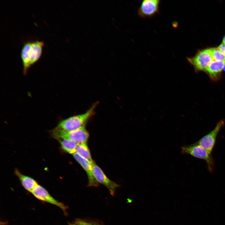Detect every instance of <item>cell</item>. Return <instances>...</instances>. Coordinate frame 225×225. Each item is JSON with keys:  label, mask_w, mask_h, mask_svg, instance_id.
<instances>
[{"label": "cell", "mask_w": 225, "mask_h": 225, "mask_svg": "<svg viewBox=\"0 0 225 225\" xmlns=\"http://www.w3.org/2000/svg\"><path fill=\"white\" fill-rule=\"evenodd\" d=\"M181 152L204 160L207 162L210 171L212 170L213 162L211 154L199 145L195 143L189 145L184 146L181 148Z\"/></svg>", "instance_id": "obj_4"}, {"label": "cell", "mask_w": 225, "mask_h": 225, "mask_svg": "<svg viewBox=\"0 0 225 225\" xmlns=\"http://www.w3.org/2000/svg\"><path fill=\"white\" fill-rule=\"evenodd\" d=\"M210 48L213 60L225 62V56L218 47L212 48Z\"/></svg>", "instance_id": "obj_15"}, {"label": "cell", "mask_w": 225, "mask_h": 225, "mask_svg": "<svg viewBox=\"0 0 225 225\" xmlns=\"http://www.w3.org/2000/svg\"><path fill=\"white\" fill-rule=\"evenodd\" d=\"M68 225H92L91 223L82 220H77L70 223Z\"/></svg>", "instance_id": "obj_16"}, {"label": "cell", "mask_w": 225, "mask_h": 225, "mask_svg": "<svg viewBox=\"0 0 225 225\" xmlns=\"http://www.w3.org/2000/svg\"><path fill=\"white\" fill-rule=\"evenodd\" d=\"M76 151V152L82 157L89 161L91 163L93 162L86 143L78 144Z\"/></svg>", "instance_id": "obj_13"}, {"label": "cell", "mask_w": 225, "mask_h": 225, "mask_svg": "<svg viewBox=\"0 0 225 225\" xmlns=\"http://www.w3.org/2000/svg\"><path fill=\"white\" fill-rule=\"evenodd\" d=\"M44 45L43 42L38 40L28 41L24 43L20 55L24 74L27 73L28 69L39 59Z\"/></svg>", "instance_id": "obj_1"}, {"label": "cell", "mask_w": 225, "mask_h": 225, "mask_svg": "<svg viewBox=\"0 0 225 225\" xmlns=\"http://www.w3.org/2000/svg\"><path fill=\"white\" fill-rule=\"evenodd\" d=\"M225 62L213 60L204 71L212 81H218L221 77Z\"/></svg>", "instance_id": "obj_11"}, {"label": "cell", "mask_w": 225, "mask_h": 225, "mask_svg": "<svg viewBox=\"0 0 225 225\" xmlns=\"http://www.w3.org/2000/svg\"><path fill=\"white\" fill-rule=\"evenodd\" d=\"M98 102L94 103L85 113L72 116L61 121L52 131L60 132H68L85 127L89 119L95 114V109Z\"/></svg>", "instance_id": "obj_2"}, {"label": "cell", "mask_w": 225, "mask_h": 225, "mask_svg": "<svg viewBox=\"0 0 225 225\" xmlns=\"http://www.w3.org/2000/svg\"><path fill=\"white\" fill-rule=\"evenodd\" d=\"M31 193L38 200L54 205L60 208L65 213L67 207L62 203L57 200L43 187L38 184Z\"/></svg>", "instance_id": "obj_8"}, {"label": "cell", "mask_w": 225, "mask_h": 225, "mask_svg": "<svg viewBox=\"0 0 225 225\" xmlns=\"http://www.w3.org/2000/svg\"><path fill=\"white\" fill-rule=\"evenodd\" d=\"M15 172L23 188L30 192L31 193L34 188L38 184L33 179L22 174L18 169L15 170Z\"/></svg>", "instance_id": "obj_12"}, {"label": "cell", "mask_w": 225, "mask_h": 225, "mask_svg": "<svg viewBox=\"0 0 225 225\" xmlns=\"http://www.w3.org/2000/svg\"><path fill=\"white\" fill-rule=\"evenodd\" d=\"M61 140L60 143L62 148L67 152L73 154L76 152L78 143L72 141L64 139Z\"/></svg>", "instance_id": "obj_14"}, {"label": "cell", "mask_w": 225, "mask_h": 225, "mask_svg": "<svg viewBox=\"0 0 225 225\" xmlns=\"http://www.w3.org/2000/svg\"><path fill=\"white\" fill-rule=\"evenodd\" d=\"M222 43L225 44V35L223 38Z\"/></svg>", "instance_id": "obj_18"}, {"label": "cell", "mask_w": 225, "mask_h": 225, "mask_svg": "<svg viewBox=\"0 0 225 225\" xmlns=\"http://www.w3.org/2000/svg\"><path fill=\"white\" fill-rule=\"evenodd\" d=\"M224 125L223 120L220 121L214 128L196 143L211 154L215 142L217 135L221 128Z\"/></svg>", "instance_id": "obj_6"}, {"label": "cell", "mask_w": 225, "mask_h": 225, "mask_svg": "<svg viewBox=\"0 0 225 225\" xmlns=\"http://www.w3.org/2000/svg\"><path fill=\"white\" fill-rule=\"evenodd\" d=\"M92 168L94 176L97 181L104 185L108 189L110 194L114 195L116 189L119 185L109 179L94 162L92 163Z\"/></svg>", "instance_id": "obj_9"}, {"label": "cell", "mask_w": 225, "mask_h": 225, "mask_svg": "<svg viewBox=\"0 0 225 225\" xmlns=\"http://www.w3.org/2000/svg\"><path fill=\"white\" fill-rule=\"evenodd\" d=\"M74 158L86 172L88 179V185L90 187H97L98 185L94 176L92 168V163L83 158L77 152L73 154Z\"/></svg>", "instance_id": "obj_10"}, {"label": "cell", "mask_w": 225, "mask_h": 225, "mask_svg": "<svg viewBox=\"0 0 225 225\" xmlns=\"http://www.w3.org/2000/svg\"><path fill=\"white\" fill-rule=\"evenodd\" d=\"M159 0H144L141 2L138 10V14L143 18H151L159 12Z\"/></svg>", "instance_id": "obj_7"}, {"label": "cell", "mask_w": 225, "mask_h": 225, "mask_svg": "<svg viewBox=\"0 0 225 225\" xmlns=\"http://www.w3.org/2000/svg\"><path fill=\"white\" fill-rule=\"evenodd\" d=\"M223 70L224 71H225V64H224V67H223Z\"/></svg>", "instance_id": "obj_19"}, {"label": "cell", "mask_w": 225, "mask_h": 225, "mask_svg": "<svg viewBox=\"0 0 225 225\" xmlns=\"http://www.w3.org/2000/svg\"><path fill=\"white\" fill-rule=\"evenodd\" d=\"M53 137L57 139H67L79 144L87 143L89 133L85 127L68 132H60L52 131Z\"/></svg>", "instance_id": "obj_5"}, {"label": "cell", "mask_w": 225, "mask_h": 225, "mask_svg": "<svg viewBox=\"0 0 225 225\" xmlns=\"http://www.w3.org/2000/svg\"><path fill=\"white\" fill-rule=\"evenodd\" d=\"M218 48L225 56V44L222 42Z\"/></svg>", "instance_id": "obj_17"}, {"label": "cell", "mask_w": 225, "mask_h": 225, "mask_svg": "<svg viewBox=\"0 0 225 225\" xmlns=\"http://www.w3.org/2000/svg\"><path fill=\"white\" fill-rule=\"evenodd\" d=\"M187 59L196 71H205L213 60L210 48L199 50L194 56Z\"/></svg>", "instance_id": "obj_3"}]
</instances>
